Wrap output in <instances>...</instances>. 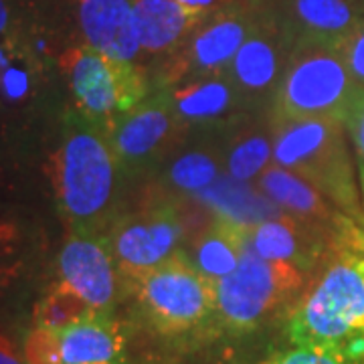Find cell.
Listing matches in <instances>:
<instances>
[{
  "label": "cell",
  "instance_id": "obj_7",
  "mask_svg": "<svg viewBox=\"0 0 364 364\" xmlns=\"http://www.w3.org/2000/svg\"><path fill=\"white\" fill-rule=\"evenodd\" d=\"M267 0H233L215 9L162 65V85L223 73L259 21Z\"/></svg>",
  "mask_w": 364,
  "mask_h": 364
},
{
  "label": "cell",
  "instance_id": "obj_23",
  "mask_svg": "<svg viewBox=\"0 0 364 364\" xmlns=\"http://www.w3.org/2000/svg\"><path fill=\"white\" fill-rule=\"evenodd\" d=\"M168 164L162 170V182L168 191L195 195L210 186L225 168L221 138L213 142H198L176 156H168Z\"/></svg>",
  "mask_w": 364,
  "mask_h": 364
},
{
  "label": "cell",
  "instance_id": "obj_24",
  "mask_svg": "<svg viewBox=\"0 0 364 364\" xmlns=\"http://www.w3.org/2000/svg\"><path fill=\"white\" fill-rule=\"evenodd\" d=\"M39 55L25 33L18 35L9 63L0 69V97L6 104H25L39 85Z\"/></svg>",
  "mask_w": 364,
  "mask_h": 364
},
{
  "label": "cell",
  "instance_id": "obj_30",
  "mask_svg": "<svg viewBox=\"0 0 364 364\" xmlns=\"http://www.w3.org/2000/svg\"><path fill=\"white\" fill-rule=\"evenodd\" d=\"M346 130H348V136H350L352 152H354V160H356L364 210V97L356 104V107L352 109V114L346 119Z\"/></svg>",
  "mask_w": 364,
  "mask_h": 364
},
{
  "label": "cell",
  "instance_id": "obj_14",
  "mask_svg": "<svg viewBox=\"0 0 364 364\" xmlns=\"http://www.w3.org/2000/svg\"><path fill=\"white\" fill-rule=\"evenodd\" d=\"M294 43L338 45L364 18V0H269Z\"/></svg>",
  "mask_w": 364,
  "mask_h": 364
},
{
  "label": "cell",
  "instance_id": "obj_5",
  "mask_svg": "<svg viewBox=\"0 0 364 364\" xmlns=\"http://www.w3.org/2000/svg\"><path fill=\"white\" fill-rule=\"evenodd\" d=\"M338 45L298 41L273 95L272 122L332 117L346 124L360 102Z\"/></svg>",
  "mask_w": 364,
  "mask_h": 364
},
{
  "label": "cell",
  "instance_id": "obj_13",
  "mask_svg": "<svg viewBox=\"0 0 364 364\" xmlns=\"http://www.w3.org/2000/svg\"><path fill=\"white\" fill-rule=\"evenodd\" d=\"M334 231L289 213L245 227L247 243L263 259L289 263L308 277L314 275L324 261Z\"/></svg>",
  "mask_w": 364,
  "mask_h": 364
},
{
  "label": "cell",
  "instance_id": "obj_9",
  "mask_svg": "<svg viewBox=\"0 0 364 364\" xmlns=\"http://www.w3.org/2000/svg\"><path fill=\"white\" fill-rule=\"evenodd\" d=\"M105 128L126 178L144 176L164 164L186 132L166 85L150 91L140 104L114 117Z\"/></svg>",
  "mask_w": 364,
  "mask_h": 364
},
{
  "label": "cell",
  "instance_id": "obj_3",
  "mask_svg": "<svg viewBox=\"0 0 364 364\" xmlns=\"http://www.w3.org/2000/svg\"><path fill=\"white\" fill-rule=\"evenodd\" d=\"M273 162L291 170L354 221L364 223L358 170L346 124L332 117L272 122Z\"/></svg>",
  "mask_w": 364,
  "mask_h": 364
},
{
  "label": "cell",
  "instance_id": "obj_34",
  "mask_svg": "<svg viewBox=\"0 0 364 364\" xmlns=\"http://www.w3.org/2000/svg\"><path fill=\"white\" fill-rule=\"evenodd\" d=\"M174 2H181L186 6H193V9H203V11H215V9H221L233 0H174Z\"/></svg>",
  "mask_w": 364,
  "mask_h": 364
},
{
  "label": "cell",
  "instance_id": "obj_11",
  "mask_svg": "<svg viewBox=\"0 0 364 364\" xmlns=\"http://www.w3.org/2000/svg\"><path fill=\"white\" fill-rule=\"evenodd\" d=\"M294 45L296 43L267 0L259 21L239 47L233 61L223 71L233 83L249 114L272 107L273 95L284 77Z\"/></svg>",
  "mask_w": 364,
  "mask_h": 364
},
{
  "label": "cell",
  "instance_id": "obj_27",
  "mask_svg": "<svg viewBox=\"0 0 364 364\" xmlns=\"http://www.w3.org/2000/svg\"><path fill=\"white\" fill-rule=\"evenodd\" d=\"M253 364H364V360H354V358H346L334 352L318 350V348L294 346L289 350L273 352L267 358Z\"/></svg>",
  "mask_w": 364,
  "mask_h": 364
},
{
  "label": "cell",
  "instance_id": "obj_12",
  "mask_svg": "<svg viewBox=\"0 0 364 364\" xmlns=\"http://www.w3.org/2000/svg\"><path fill=\"white\" fill-rule=\"evenodd\" d=\"M57 272L97 316H114L119 272L105 235L69 231L57 257Z\"/></svg>",
  "mask_w": 364,
  "mask_h": 364
},
{
  "label": "cell",
  "instance_id": "obj_26",
  "mask_svg": "<svg viewBox=\"0 0 364 364\" xmlns=\"http://www.w3.org/2000/svg\"><path fill=\"white\" fill-rule=\"evenodd\" d=\"M23 356L26 364H63L59 332L35 326L23 340Z\"/></svg>",
  "mask_w": 364,
  "mask_h": 364
},
{
  "label": "cell",
  "instance_id": "obj_8",
  "mask_svg": "<svg viewBox=\"0 0 364 364\" xmlns=\"http://www.w3.org/2000/svg\"><path fill=\"white\" fill-rule=\"evenodd\" d=\"M59 63L79 112L105 126L150 93L138 63L107 57L85 43L69 47Z\"/></svg>",
  "mask_w": 364,
  "mask_h": 364
},
{
  "label": "cell",
  "instance_id": "obj_15",
  "mask_svg": "<svg viewBox=\"0 0 364 364\" xmlns=\"http://www.w3.org/2000/svg\"><path fill=\"white\" fill-rule=\"evenodd\" d=\"M168 90L184 130L221 132L237 117L249 114L225 73L170 85Z\"/></svg>",
  "mask_w": 364,
  "mask_h": 364
},
{
  "label": "cell",
  "instance_id": "obj_28",
  "mask_svg": "<svg viewBox=\"0 0 364 364\" xmlns=\"http://www.w3.org/2000/svg\"><path fill=\"white\" fill-rule=\"evenodd\" d=\"M338 49L342 53L344 63L348 67V73L356 90L360 93V97H364V18L358 21V25L340 41Z\"/></svg>",
  "mask_w": 364,
  "mask_h": 364
},
{
  "label": "cell",
  "instance_id": "obj_6",
  "mask_svg": "<svg viewBox=\"0 0 364 364\" xmlns=\"http://www.w3.org/2000/svg\"><path fill=\"white\" fill-rule=\"evenodd\" d=\"M148 326L166 338H182L215 326V282L182 251L128 282Z\"/></svg>",
  "mask_w": 364,
  "mask_h": 364
},
{
  "label": "cell",
  "instance_id": "obj_29",
  "mask_svg": "<svg viewBox=\"0 0 364 364\" xmlns=\"http://www.w3.org/2000/svg\"><path fill=\"white\" fill-rule=\"evenodd\" d=\"M25 243V225L23 221L0 208V261L16 259V253Z\"/></svg>",
  "mask_w": 364,
  "mask_h": 364
},
{
  "label": "cell",
  "instance_id": "obj_25",
  "mask_svg": "<svg viewBox=\"0 0 364 364\" xmlns=\"http://www.w3.org/2000/svg\"><path fill=\"white\" fill-rule=\"evenodd\" d=\"M91 316H97V314L91 310L90 304L81 298L73 287H69L65 282L59 279L37 301L33 310V322L39 328L63 332L69 326L79 324Z\"/></svg>",
  "mask_w": 364,
  "mask_h": 364
},
{
  "label": "cell",
  "instance_id": "obj_16",
  "mask_svg": "<svg viewBox=\"0 0 364 364\" xmlns=\"http://www.w3.org/2000/svg\"><path fill=\"white\" fill-rule=\"evenodd\" d=\"M77 25L83 43L107 57L138 63L144 55L132 0H77Z\"/></svg>",
  "mask_w": 364,
  "mask_h": 364
},
{
  "label": "cell",
  "instance_id": "obj_19",
  "mask_svg": "<svg viewBox=\"0 0 364 364\" xmlns=\"http://www.w3.org/2000/svg\"><path fill=\"white\" fill-rule=\"evenodd\" d=\"M221 132L225 170L231 178L241 182L253 181L272 164V117L261 119L243 114Z\"/></svg>",
  "mask_w": 364,
  "mask_h": 364
},
{
  "label": "cell",
  "instance_id": "obj_31",
  "mask_svg": "<svg viewBox=\"0 0 364 364\" xmlns=\"http://www.w3.org/2000/svg\"><path fill=\"white\" fill-rule=\"evenodd\" d=\"M25 14L21 0H0V39L26 31Z\"/></svg>",
  "mask_w": 364,
  "mask_h": 364
},
{
  "label": "cell",
  "instance_id": "obj_21",
  "mask_svg": "<svg viewBox=\"0 0 364 364\" xmlns=\"http://www.w3.org/2000/svg\"><path fill=\"white\" fill-rule=\"evenodd\" d=\"M193 196L200 205L213 210V217L229 219L243 227L257 225L284 213L261 191L257 193L249 188L245 182L235 181L229 174L219 176L210 186L198 191Z\"/></svg>",
  "mask_w": 364,
  "mask_h": 364
},
{
  "label": "cell",
  "instance_id": "obj_20",
  "mask_svg": "<svg viewBox=\"0 0 364 364\" xmlns=\"http://www.w3.org/2000/svg\"><path fill=\"white\" fill-rule=\"evenodd\" d=\"M63 364H126V342L112 316H91L59 332Z\"/></svg>",
  "mask_w": 364,
  "mask_h": 364
},
{
  "label": "cell",
  "instance_id": "obj_32",
  "mask_svg": "<svg viewBox=\"0 0 364 364\" xmlns=\"http://www.w3.org/2000/svg\"><path fill=\"white\" fill-rule=\"evenodd\" d=\"M25 272V263L18 259L0 261V298H4L21 279Z\"/></svg>",
  "mask_w": 364,
  "mask_h": 364
},
{
  "label": "cell",
  "instance_id": "obj_1",
  "mask_svg": "<svg viewBox=\"0 0 364 364\" xmlns=\"http://www.w3.org/2000/svg\"><path fill=\"white\" fill-rule=\"evenodd\" d=\"M294 346L364 360V223L344 215L324 261L286 314Z\"/></svg>",
  "mask_w": 364,
  "mask_h": 364
},
{
  "label": "cell",
  "instance_id": "obj_18",
  "mask_svg": "<svg viewBox=\"0 0 364 364\" xmlns=\"http://www.w3.org/2000/svg\"><path fill=\"white\" fill-rule=\"evenodd\" d=\"M255 186L284 213H289L304 221L316 223L334 231L344 219V213L334 207L318 188H314L310 182L275 162H272L255 178Z\"/></svg>",
  "mask_w": 364,
  "mask_h": 364
},
{
  "label": "cell",
  "instance_id": "obj_10",
  "mask_svg": "<svg viewBox=\"0 0 364 364\" xmlns=\"http://www.w3.org/2000/svg\"><path fill=\"white\" fill-rule=\"evenodd\" d=\"M117 272L130 279L158 267L178 253L184 225L178 207L168 200H154L126 215H117L105 231Z\"/></svg>",
  "mask_w": 364,
  "mask_h": 364
},
{
  "label": "cell",
  "instance_id": "obj_33",
  "mask_svg": "<svg viewBox=\"0 0 364 364\" xmlns=\"http://www.w3.org/2000/svg\"><path fill=\"white\" fill-rule=\"evenodd\" d=\"M0 364H26L23 348L4 330H0Z\"/></svg>",
  "mask_w": 364,
  "mask_h": 364
},
{
  "label": "cell",
  "instance_id": "obj_17",
  "mask_svg": "<svg viewBox=\"0 0 364 364\" xmlns=\"http://www.w3.org/2000/svg\"><path fill=\"white\" fill-rule=\"evenodd\" d=\"M132 6L142 53L160 59L178 51L210 13L174 0H132Z\"/></svg>",
  "mask_w": 364,
  "mask_h": 364
},
{
  "label": "cell",
  "instance_id": "obj_2",
  "mask_svg": "<svg viewBox=\"0 0 364 364\" xmlns=\"http://www.w3.org/2000/svg\"><path fill=\"white\" fill-rule=\"evenodd\" d=\"M51 178L69 231L105 235L117 217L122 184L128 181L105 124L67 109Z\"/></svg>",
  "mask_w": 364,
  "mask_h": 364
},
{
  "label": "cell",
  "instance_id": "obj_4",
  "mask_svg": "<svg viewBox=\"0 0 364 364\" xmlns=\"http://www.w3.org/2000/svg\"><path fill=\"white\" fill-rule=\"evenodd\" d=\"M306 279L298 267L263 259L247 243L237 269L215 282V328L235 336L259 330L291 310Z\"/></svg>",
  "mask_w": 364,
  "mask_h": 364
},
{
  "label": "cell",
  "instance_id": "obj_22",
  "mask_svg": "<svg viewBox=\"0 0 364 364\" xmlns=\"http://www.w3.org/2000/svg\"><path fill=\"white\" fill-rule=\"evenodd\" d=\"M245 245L247 235L243 225L213 217V223L196 239L193 263L210 282H219L237 269Z\"/></svg>",
  "mask_w": 364,
  "mask_h": 364
}]
</instances>
